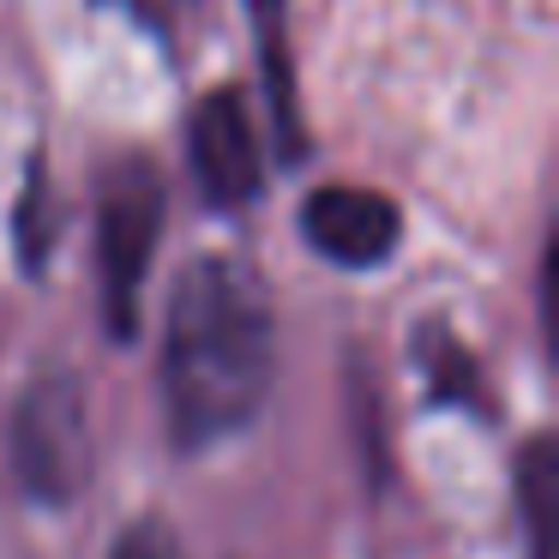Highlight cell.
<instances>
[{
    "label": "cell",
    "instance_id": "cell-3",
    "mask_svg": "<svg viewBox=\"0 0 559 559\" xmlns=\"http://www.w3.org/2000/svg\"><path fill=\"white\" fill-rule=\"evenodd\" d=\"M163 175L145 157L121 163V169L103 181V211H97V265H103V319H109V337L127 343L139 331V295H145L151 259L163 241Z\"/></svg>",
    "mask_w": 559,
    "mask_h": 559
},
{
    "label": "cell",
    "instance_id": "cell-10",
    "mask_svg": "<svg viewBox=\"0 0 559 559\" xmlns=\"http://www.w3.org/2000/svg\"><path fill=\"white\" fill-rule=\"evenodd\" d=\"M109 559H181V542H175V530L163 518H139L115 535Z\"/></svg>",
    "mask_w": 559,
    "mask_h": 559
},
{
    "label": "cell",
    "instance_id": "cell-9",
    "mask_svg": "<svg viewBox=\"0 0 559 559\" xmlns=\"http://www.w3.org/2000/svg\"><path fill=\"white\" fill-rule=\"evenodd\" d=\"M43 259H49V187H43L37 169L25 187V205H19V265L43 271Z\"/></svg>",
    "mask_w": 559,
    "mask_h": 559
},
{
    "label": "cell",
    "instance_id": "cell-6",
    "mask_svg": "<svg viewBox=\"0 0 559 559\" xmlns=\"http://www.w3.org/2000/svg\"><path fill=\"white\" fill-rule=\"evenodd\" d=\"M259 31V55H265V85H271V121H277L283 157H301V121H295V79H289V25H283V0H247Z\"/></svg>",
    "mask_w": 559,
    "mask_h": 559
},
{
    "label": "cell",
    "instance_id": "cell-8",
    "mask_svg": "<svg viewBox=\"0 0 559 559\" xmlns=\"http://www.w3.org/2000/svg\"><path fill=\"white\" fill-rule=\"evenodd\" d=\"M547 499H554V451L547 439H530L518 457V518L530 559H547Z\"/></svg>",
    "mask_w": 559,
    "mask_h": 559
},
{
    "label": "cell",
    "instance_id": "cell-1",
    "mask_svg": "<svg viewBox=\"0 0 559 559\" xmlns=\"http://www.w3.org/2000/svg\"><path fill=\"white\" fill-rule=\"evenodd\" d=\"M277 379L271 295L241 259L205 253L181 271L163 331V409L181 451H205L259 421Z\"/></svg>",
    "mask_w": 559,
    "mask_h": 559
},
{
    "label": "cell",
    "instance_id": "cell-4",
    "mask_svg": "<svg viewBox=\"0 0 559 559\" xmlns=\"http://www.w3.org/2000/svg\"><path fill=\"white\" fill-rule=\"evenodd\" d=\"M187 163H193L199 193L217 211H241L247 199L265 187V145H259L253 109L241 91H211L187 121Z\"/></svg>",
    "mask_w": 559,
    "mask_h": 559
},
{
    "label": "cell",
    "instance_id": "cell-2",
    "mask_svg": "<svg viewBox=\"0 0 559 559\" xmlns=\"http://www.w3.org/2000/svg\"><path fill=\"white\" fill-rule=\"evenodd\" d=\"M7 457H13V481L25 487L37 506L61 511L67 499L85 493L91 481V433H85V391L67 367L37 373L13 403V427H7Z\"/></svg>",
    "mask_w": 559,
    "mask_h": 559
},
{
    "label": "cell",
    "instance_id": "cell-7",
    "mask_svg": "<svg viewBox=\"0 0 559 559\" xmlns=\"http://www.w3.org/2000/svg\"><path fill=\"white\" fill-rule=\"evenodd\" d=\"M415 355H421V367H427V397L433 403H463V409L487 415V391H481L475 361H469V349H463L457 337H445L439 325H427L421 337H415Z\"/></svg>",
    "mask_w": 559,
    "mask_h": 559
},
{
    "label": "cell",
    "instance_id": "cell-5",
    "mask_svg": "<svg viewBox=\"0 0 559 559\" xmlns=\"http://www.w3.org/2000/svg\"><path fill=\"white\" fill-rule=\"evenodd\" d=\"M301 235L319 259L343 271H373L397 253L403 211L373 187H319L301 205Z\"/></svg>",
    "mask_w": 559,
    "mask_h": 559
}]
</instances>
